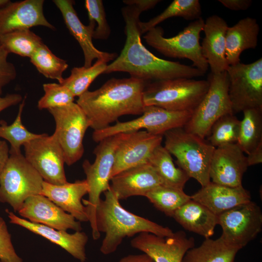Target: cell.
Masks as SVG:
<instances>
[{
	"label": "cell",
	"mask_w": 262,
	"mask_h": 262,
	"mask_svg": "<svg viewBox=\"0 0 262 262\" xmlns=\"http://www.w3.org/2000/svg\"><path fill=\"white\" fill-rule=\"evenodd\" d=\"M121 11L126 23L125 44L119 56L107 65L104 73L127 72L131 77L147 82L179 78L192 79L204 75L194 66L162 59L153 54L141 39L138 23L142 12L133 5H127Z\"/></svg>",
	"instance_id": "obj_1"
},
{
	"label": "cell",
	"mask_w": 262,
	"mask_h": 262,
	"mask_svg": "<svg viewBox=\"0 0 262 262\" xmlns=\"http://www.w3.org/2000/svg\"><path fill=\"white\" fill-rule=\"evenodd\" d=\"M147 82L133 77L112 78L94 91H86L77 103L94 131L110 126L125 115H141L145 108L143 93Z\"/></svg>",
	"instance_id": "obj_2"
},
{
	"label": "cell",
	"mask_w": 262,
	"mask_h": 262,
	"mask_svg": "<svg viewBox=\"0 0 262 262\" xmlns=\"http://www.w3.org/2000/svg\"><path fill=\"white\" fill-rule=\"evenodd\" d=\"M96 213V222L99 233L105 234L100 247L104 255L115 252L123 239L147 232L161 237L171 236L174 232L147 218L137 215L124 208L110 188L104 192Z\"/></svg>",
	"instance_id": "obj_3"
},
{
	"label": "cell",
	"mask_w": 262,
	"mask_h": 262,
	"mask_svg": "<svg viewBox=\"0 0 262 262\" xmlns=\"http://www.w3.org/2000/svg\"><path fill=\"white\" fill-rule=\"evenodd\" d=\"M163 136L164 147L176 158V163L190 178L195 179L202 187L211 182L210 166L214 147L183 128L169 130Z\"/></svg>",
	"instance_id": "obj_4"
},
{
	"label": "cell",
	"mask_w": 262,
	"mask_h": 262,
	"mask_svg": "<svg viewBox=\"0 0 262 262\" xmlns=\"http://www.w3.org/2000/svg\"><path fill=\"white\" fill-rule=\"evenodd\" d=\"M207 80L179 78L147 83L143 93L145 106H155L173 111H193L206 95Z\"/></svg>",
	"instance_id": "obj_5"
},
{
	"label": "cell",
	"mask_w": 262,
	"mask_h": 262,
	"mask_svg": "<svg viewBox=\"0 0 262 262\" xmlns=\"http://www.w3.org/2000/svg\"><path fill=\"white\" fill-rule=\"evenodd\" d=\"M125 135V133L117 134L102 140L94 149L93 152L96 158L94 163L91 164L85 160L82 163L85 180L89 186V196L87 200L82 201L86 207L92 237L95 240L100 236L96 226V209L101 199V194L110 188L109 182L115 151Z\"/></svg>",
	"instance_id": "obj_6"
},
{
	"label": "cell",
	"mask_w": 262,
	"mask_h": 262,
	"mask_svg": "<svg viewBox=\"0 0 262 262\" xmlns=\"http://www.w3.org/2000/svg\"><path fill=\"white\" fill-rule=\"evenodd\" d=\"M43 181L21 152L9 153L0 175V201L18 212L27 198L40 194Z\"/></svg>",
	"instance_id": "obj_7"
},
{
	"label": "cell",
	"mask_w": 262,
	"mask_h": 262,
	"mask_svg": "<svg viewBox=\"0 0 262 262\" xmlns=\"http://www.w3.org/2000/svg\"><path fill=\"white\" fill-rule=\"evenodd\" d=\"M204 20L199 18L173 37L166 38L160 26L150 29L143 36L146 43L161 54L171 58H186L191 60L194 67L205 73L208 64L204 57L200 44V34Z\"/></svg>",
	"instance_id": "obj_8"
},
{
	"label": "cell",
	"mask_w": 262,
	"mask_h": 262,
	"mask_svg": "<svg viewBox=\"0 0 262 262\" xmlns=\"http://www.w3.org/2000/svg\"><path fill=\"white\" fill-rule=\"evenodd\" d=\"M207 80L209 82L208 91L183 127L187 132L202 139L208 136L212 125L219 118L233 114L229 96L226 71L219 74L211 72Z\"/></svg>",
	"instance_id": "obj_9"
},
{
	"label": "cell",
	"mask_w": 262,
	"mask_h": 262,
	"mask_svg": "<svg viewBox=\"0 0 262 262\" xmlns=\"http://www.w3.org/2000/svg\"><path fill=\"white\" fill-rule=\"evenodd\" d=\"M192 111H173L155 106L145 107L141 116L126 122H119L100 130L94 131L93 140L98 143L109 136L144 129L149 133L162 135L172 129L183 128L190 119Z\"/></svg>",
	"instance_id": "obj_10"
},
{
	"label": "cell",
	"mask_w": 262,
	"mask_h": 262,
	"mask_svg": "<svg viewBox=\"0 0 262 262\" xmlns=\"http://www.w3.org/2000/svg\"><path fill=\"white\" fill-rule=\"evenodd\" d=\"M48 110L55 122L53 134L62 150L65 163L71 165L83 154V139L90 127L88 118L82 109L74 102Z\"/></svg>",
	"instance_id": "obj_11"
},
{
	"label": "cell",
	"mask_w": 262,
	"mask_h": 262,
	"mask_svg": "<svg viewBox=\"0 0 262 262\" xmlns=\"http://www.w3.org/2000/svg\"><path fill=\"white\" fill-rule=\"evenodd\" d=\"M229 96L233 114L262 108V59L250 64L239 62L226 70Z\"/></svg>",
	"instance_id": "obj_12"
},
{
	"label": "cell",
	"mask_w": 262,
	"mask_h": 262,
	"mask_svg": "<svg viewBox=\"0 0 262 262\" xmlns=\"http://www.w3.org/2000/svg\"><path fill=\"white\" fill-rule=\"evenodd\" d=\"M217 217L218 225L222 229L220 237L240 249L254 240L262 229L261 208L251 200L225 211Z\"/></svg>",
	"instance_id": "obj_13"
},
{
	"label": "cell",
	"mask_w": 262,
	"mask_h": 262,
	"mask_svg": "<svg viewBox=\"0 0 262 262\" xmlns=\"http://www.w3.org/2000/svg\"><path fill=\"white\" fill-rule=\"evenodd\" d=\"M23 146L26 159L44 181L55 185L67 182L63 153L53 134L42 133Z\"/></svg>",
	"instance_id": "obj_14"
},
{
	"label": "cell",
	"mask_w": 262,
	"mask_h": 262,
	"mask_svg": "<svg viewBox=\"0 0 262 262\" xmlns=\"http://www.w3.org/2000/svg\"><path fill=\"white\" fill-rule=\"evenodd\" d=\"M131 245L148 255L154 262H181L186 252L195 246V239L182 230L165 237L143 232L131 240Z\"/></svg>",
	"instance_id": "obj_15"
},
{
	"label": "cell",
	"mask_w": 262,
	"mask_h": 262,
	"mask_svg": "<svg viewBox=\"0 0 262 262\" xmlns=\"http://www.w3.org/2000/svg\"><path fill=\"white\" fill-rule=\"evenodd\" d=\"M163 136L145 130L125 133L115 153L111 178L127 169L148 163L154 149L161 145Z\"/></svg>",
	"instance_id": "obj_16"
},
{
	"label": "cell",
	"mask_w": 262,
	"mask_h": 262,
	"mask_svg": "<svg viewBox=\"0 0 262 262\" xmlns=\"http://www.w3.org/2000/svg\"><path fill=\"white\" fill-rule=\"evenodd\" d=\"M248 167L246 156L237 143L216 147L210 164L211 181L232 187L242 185Z\"/></svg>",
	"instance_id": "obj_17"
},
{
	"label": "cell",
	"mask_w": 262,
	"mask_h": 262,
	"mask_svg": "<svg viewBox=\"0 0 262 262\" xmlns=\"http://www.w3.org/2000/svg\"><path fill=\"white\" fill-rule=\"evenodd\" d=\"M44 0H9L0 7V36L23 29L43 26L55 30L45 16Z\"/></svg>",
	"instance_id": "obj_18"
},
{
	"label": "cell",
	"mask_w": 262,
	"mask_h": 262,
	"mask_svg": "<svg viewBox=\"0 0 262 262\" xmlns=\"http://www.w3.org/2000/svg\"><path fill=\"white\" fill-rule=\"evenodd\" d=\"M18 213L31 222L57 230L66 231L71 229L77 231L82 229L80 222L40 194L27 198Z\"/></svg>",
	"instance_id": "obj_19"
},
{
	"label": "cell",
	"mask_w": 262,
	"mask_h": 262,
	"mask_svg": "<svg viewBox=\"0 0 262 262\" xmlns=\"http://www.w3.org/2000/svg\"><path fill=\"white\" fill-rule=\"evenodd\" d=\"M52 2L58 8L64 22L70 33L78 41L84 55V66L89 67L95 59H102L108 62L117 57L116 53L103 52L98 49L92 41L96 24H82L74 8V1L71 0H53Z\"/></svg>",
	"instance_id": "obj_20"
},
{
	"label": "cell",
	"mask_w": 262,
	"mask_h": 262,
	"mask_svg": "<svg viewBox=\"0 0 262 262\" xmlns=\"http://www.w3.org/2000/svg\"><path fill=\"white\" fill-rule=\"evenodd\" d=\"M110 188L120 200L131 196L146 195L163 184L155 168L149 163L125 170L113 176Z\"/></svg>",
	"instance_id": "obj_21"
},
{
	"label": "cell",
	"mask_w": 262,
	"mask_h": 262,
	"mask_svg": "<svg viewBox=\"0 0 262 262\" xmlns=\"http://www.w3.org/2000/svg\"><path fill=\"white\" fill-rule=\"evenodd\" d=\"M5 212L11 223L21 226L46 238L61 246L81 262H85V246L88 237L85 232L77 231L69 234L65 230H57L20 218L7 209Z\"/></svg>",
	"instance_id": "obj_22"
},
{
	"label": "cell",
	"mask_w": 262,
	"mask_h": 262,
	"mask_svg": "<svg viewBox=\"0 0 262 262\" xmlns=\"http://www.w3.org/2000/svg\"><path fill=\"white\" fill-rule=\"evenodd\" d=\"M89 186L85 180L55 185L43 181L42 195L52 201L79 222L89 221L82 197L88 194Z\"/></svg>",
	"instance_id": "obj_23"
},
{
	"label": "cell",
	"mask_w": 262,
	"mask_h": 262,
	"mask_svg": "<svg viewBox=\"0 0 262 262\" xmlns=\"http://www.w3.org/2000/svg\"><path fill=\"white\" fill-rule=\"evenodd\" d=\"M228 27L226 21L217 15L211 16L204 21L201 51L212 73L225 72L229 66L225 54L226 34Z\"/></svg>",
	"instance_id": "obj_24"
},
{
	"label": "cell",
	"mask_w": 262,
	"mask_h": 262,
	"mask_svg": "<svg viewBox=\"0 0 262 262\" xmlns=\"http://www.w3.org/2000/svg\"><path fill=\"white\" fill-rule=\"evenodd\" d=\"M191 197L217 215L251 200L250 192L242 185L232 187L212 181L202 187Z\"/></svg>",
	"instance_id": "obj_25"
},
{
	"label": "cell",
	"mask_w": 262,
	"mask_h": 262,
	"mask_svg": "<svg viewBox=\"0 0 262 262\" xmlns=\"http://www.w3.org/2000/svg\"><path fill=\"white\" fill-rule=\"evenodd\" d=\"M260 27L255 18L246 17L232 27H228L226 34V58L229 66L240 62L242 52L254 49L258 44Z\"/></svg>",
	"instance_id": "obj_26"
},
{
	"label": "cell",
	"mask_w": 262,
	"mask_h": 262,
	"mask_svg": "<svg viewBox=\"0 0 262 262\" xmlns=\"http://www.w3.org/2000/svg\"><path fill=\"white\" fill-rule=\"evenodd\" d=\"M172 217L185 229L205 239L213 235L218 225L217 215L192 199L179 208Z\"/></svg>",
	"instance_id": "obj_27"
},
{
	"label": "cell",
	"mask_w": 262,
	"mask_h": 262,
	"mask_svg": "<svg viewBox=\"0 0 262 262\" xmlns=\"http://www.w3.org/2000/svg\"><path fill=\"white\" fill-rule=\"evenodd\" d=\"M240 250L226 243L220 237L207 238L198 246L189 249L181 262H234Z\"/></svg>",
	"instance_id": "obj_28"
},
{
	"label": "cell",
	"mask_w": 262,
	"mask_h": 262,
	"mask_svg": "<svg viewBox=\"0 0 262 262\" xmlns=\"http://www.w3.org/2000/svg\"><path fill=\"white\" fill-rule=\"evenodd\" d=\"M148 163L155 168L164 185L183 190L190 179L182 169L175 166L170 153L162 145L154 149Z\"/></svg>",
	"instance_id": "obj_29"
},
{
	"label": "cell",
	"mask_w": 262,
	"mask_h": 262,
	"mask_svg": "<svg viewBox=\"0 0 262 262\" xmlns=\"http://www.w3.org/2000/svg\"><path fill=\"white\" fill-rule=\"evenodd\" d=\"M243 113L236 143L248 155L262 142V108L248 109Z\"/></svg>",
	"instance_id": "obj_30"
},
{
	"label": "cell",
	"mask_w": 262,
	"mask_h": 262,
	"mask_svg": "<svg viewBox=\"0 0 262 262\" xmlns=\"http://www.w3.org/2000/svg\"><path fill=\"white\" fill-rule=\"evenodd\" d=\"M201 5L198 0H174L160 14L147 22L139 21L141 35L165 19L172 17H180L186 20H196L201 17Z\"/></svg>",
	"instance_id": "obj_31"
},
{
	"label": "cell",
	"mask_w": 262,
	"mask_h": 262,
	"mask_svg": "<svg viewBox=\"0 0 262 262\" xmlns=\"http://www.w3.org/2000/svg\"><path fill=\"white\" fill-rule=\"evenodd\" d=\"M153 206L166 215L172 217L175 212L191 199L182 189L162 184L145 196Z\"/></svg>",
	"instance_id": "obj_32"
},
{
	"label": "cell",
	"mask_w": 262,
	"mask_h": 262,
	"mask_svg": "<svg viewBox=\"0 0 262 262\" xmlns=\"http://www.w3.org/2000/svg\"><path fill=\"white\" fill-rule=\"evenodd\" d=\"M31 63L38 72L47 78L57 80L61 83L63 73L68 68L66 61L56 56L42 42L30 58Z\"/></svg>",
	"instance_id": "obj_33"
},
{
	"label": "cell",
	"mask_w": 262,
	"mask_h": 262,
	"mask_svg": "<svg viewBox=\"0 0 262 262\" xmlns=\"http://www.w3.org/2000/svg\"><path fill=\"white\" fill-rule=\"evenodd\" d=\"M42 42V38L30 29L18 30L0 36V43L9 53L29 58Z\"/></svg>",
	"instance_id": "obj_34"
},
{
	"label": "cell",
	"mask_w": 262,
	"mask_h": 262,
	"mask_svg": "<svg viewBox=\"0 0 262 262\" xmlns=\"http://www.w3.org/2000/svg\"><path fill=\"white\" fill-rule=\"evenodd\" d=\"M107 62L102 59L97 60L89 67L84 66L74 67L71 70L69 76L64 79L61 83L66 87L74 97H80L88 90L94 80L104 73Z\"/></svg>",
	"instance_id": "obj_35"
},
{
	"label": "cell",
	"mask_w": 262,
	"mask_h": 262,
	"mask_svg": "<svg viewBox=\"0 0 262 262\" xmlns=\"http://www.w3.org/2000/svg\"><path fill=\"white\" fill-rule=\"evenodd\" d=\"M25 99L23 98L20 103L16 117L11 124L8 125L5 120H0V137L10 143L11 147L9 153L20 152L21 146H24L41 135L29 131L22 124L21 116Z\"/></svg>",
	"instance_id": "obj_36"
},
{
	"label": "cell",
	"mask_w": 262,
	"mask_h": 262,
	"mask_svg": "<svg viewBox=\"0 0 262 262\" xmlns=\"http://www.w3.org/2000/svg\"><path fill=\"white\" fill-rule=\"evenodd\" d=\"M241 120L233 114L225 115L212 125L206 137L207 142L215 148L233 143L238 139Z\"/></svg>",
	"instance_id": "obj_37"
},
{
	"label": "cell",
	"mask_w": 262,
	"mask_h": 262,
	"mask_svg": "<svg viewBox=\"0 0 262 262\" xmlns=\"http://www.w3.org/2000/svg\"><path fill=\"white\" fill-rule=\"evenodd\" d=\"M44 95L38 101L40 110L49 109L73 102L75 97L71 91L61 83H47L43 85Z\"/></svg>",
	"instance_id": "obj_38"
},
{
	"label": "cell",
	"mask_w": 262,
	"mask_h": 262,
	"mask_svg": "<svg viewBox=\"0 0 262 262\" xmlns=\"http://www.w3.org/2000/svg\"><path fill=\"white\" fill-rule=\"evenodd\" d=\"M85 7L87 11L89 22L96 24L93 38L106 39L111 33V29L106 18L102 0H86Z\"/></svg>",
	"instance_id": "obj_39"
},
{
	"label": "cell",
	"mask_w": 262,
	"mask_h": 262,
	"mask_svg": "<svg viewBox=\"0 0 262 262\" xmlns=\"http://www.w3.org/2000/svg\"><path fill=\"white\" fill-rule=\"evenodd\" d=\"M0 262H23L14 249L11 235L1 217H0Z\"/></svg>",
	"instance_id": "obj_40"
},
{
	"label": "cell",
	"mask_w": 262,
	"mask_h": 262,
	"mask_svg": "<svg viewBox=\"0 0 262 262\" xmlns=\"http://www.w3.org/2000/svg\"><path fill=\"white\" fill-rule=\"evenodd\" d=\"M8 52L0 43V87L8 84L16 77L15 65L8 61Z\"/></svg>",
	"instance_id": "obj_41"
},
{
	"label": "cell",
	"mask_w": 262,
	"mask_h": 262,
	"mask_svg": "<svg viewBox=\"0 0 262 262\" xmlns=\"http://www.w3.org/2000/svg\"><path fill=\"white\" fill-rule=\"evenodd\" d=\"M2 87H0V112L12 106L20 103L23 100L22 96L19 94H7L1 97Z\"/></svg>",
	"instance_id": "obj_42"
},
{
	"label": "cell",
	"mask_w": 262,
	"mask_h": 262,
	"mask_svg": "<svg viewBox=\"0 0 262 262\" xmlns=\"http://www.w3.org/2000/svg\"><path fill=\"white\" fill-rule=\"evenodd\" d=\"M225 7L234 11L246 10L251 6V0H219Z\"/></svg>",
	"instance_id": "obj_43"
},
{
	"label": "cell",
	"mask_w": 262,
	"mask_h": 262,
	"mask_svg": "<svg viewBox=\"0 0 262 262\" xmlns=\"http://www.w3.org/2000/svg\"><path fill=\"white\" fill-rule=\"evenodd\" d=\"M160 0H125L123 2L127 5L136 6L142 12L153 8Z\"/></svg>",
	"instance_id": "obj_44"
},
{
	"label": "cell",
	"mask_w": 262,
	"mask_h": 262,
	"mask_svg": "<svg viewBox=\"0 0 262 262\" xmlns=\"http://www.w3.org/2000/svg\"><path fill=\"white\" fill-rule=\"evenodd\" d=\"M248 166L262 163V142L246 156Z\"/></svg>",
	"instance_id": "obj_45"
},
{
	"label": "cell",
	"mask_w": 262,
	"mask_h": 262,
	"mask_svg": "<svg viewBox=\"0 0 262 262\" xmlns=\"http://www.w3.org/2000/svg\"><path fill=\"white\" fill-rule=\"evenodd\" d=\"M118 262H154L153 259L145 253L130 254L122 257Z\"/></svg>",
	"instance_id": "obj_46"
},
{
	"label": "cell",
	"mask_w": 262,
	"mask_h": 262,
	"mask_svg": "<svg viewBox=\"0 0 262 262\" xmlns=\"http://www.w3.org/2000/svg\"><path fill=\"white\" fill-rule=\"evenodd\" d=\"M9 157V149L4 141L0 140V175Z\"/></svg>",
	"instance_id": "obj_47"
},
{
	"label": "cell",
	"mask_w": 262,
	"mask_h": 262,
	"mask_svg": "<svg viewBox=\"0 0 262 262\" xmlns=\"http://www.w3.org/2000/svg\"><path fill=\"white\" fill-rule=\"evenodd\" d=\"M9 0H0V7L7 3Z\"/></svg>",
	"instance_id": "obj_48"
}]
</instances>
